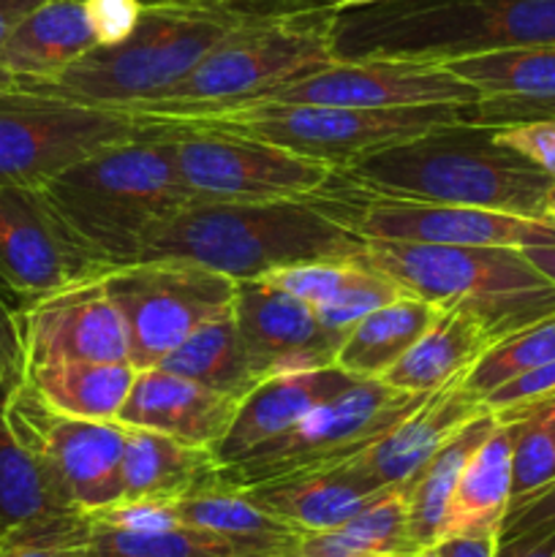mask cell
Masks as SVG:
<instances>
[{
  "label": "cell",
  "mask_w": 555,
  "mask_h": 557,
  "mask_svg": "<svg viewBox=\"0 0 555 557\" xmlns=\"http://www.w3.org/2000/svg\"><path fill=\"white\" fill-rule=\"evenodd\" d=\"M359 205L332 194L275 201H194L150 237L139 261L177 259L232 281H254L316 261H351L368 239Z\"/></svg>",
  "instance_id": "6da1fadb"
},
{
  "label": "cell",
  "mask_w": 555,
  "mask_h": 557,
  "mask_svg": "<svg viewBox=\"0 0 555 557\" xmlns=\"http://www.w3.org/2000/svg\"><path fill=\"white\" fill-rule=\"evenodd\" d=\"M308 0H152L125 41L96 47L49 82L14 87L16 92L101 109H128L161 96L194 71L218 44L250 22ZM321 9V5H319Z\"/></svg>",
  "instance_id": "7a4b0ae2"
},
{
  "label": "cell",
  "mask_w": 555,
  "mask_h": 557,
  "mask_svg": "<svg viewBox=\"0 0 555 557\" xmlns=\"http://www.w3.org/2000/svg\"><path fill=\"white\" fill-rule=\"evenodd\" d=\"M147 128L139 139L107 147L38 188L76 245L107 272L136 264L152 234L199 201L180 180L166 131Z\"/></svg>",
  "instance_id": "3957f363"
},
{
  "label": "cell",
  "mask_w": 555,
  "mask_h": 557,
  "mask_svg": "<svg viewBox=\"0 0 555 557\" xmlns=\"http://www.w3.org/2000/svg\"><path fill=\"white\" fill-rule=\"evenodd\" d=\"M351 188L386 199L484 207L511 215L547 218L555 180L493 139L477 123L446 125L354 158L341 169ZM553 223V221H550Z\"/></svg>",
  "instance_id": "277c9868"
},
{
  "label": "cell",
  "mask_w": 555,
  "mask_h": 557,
  "mask_svg": "<svg viewBox=\"0 0 555 557\" xmlns=\"http://www.w3.org/2000/svg\"><path fill=\"white\" fill-rule=\"evenodd\" d=\"M536 44H555V0H379L332 16L337 60L446 63Z\"/></svg>",
  "instance_id": "5b68a950"
},
{
  "label": "cell",
  "mask_w": 555,
  "mask_h": 557,
  "mask_svg": "<svg viewBox=\"0 0 555 557\" xmlns=\"http://www.w3.org/2000/svg\"><path fill=\"white\" fill-rule=\"evenodd\" d=\"M362 256L414 297L471 313L495 343L555 313V283L520 248L368 239Z\"/></svg>",
  "instance_id": "8992f818"
},
{
  "label": "cell",
  "mask_w": 555,
  "mask_h": 557,
  "mask_svg": "<svg viewBox=\"0 0 555 557\" xmlns=\"http://www.w3.org/2000/svg\"><path fill=\"white\" fill-rule=\"evenodd\" d=\"M332 16L335 11L308 5L250 22L218 44L169 90L128 109V114L139 120H163L215 112L248 103L261 92L313 74L337 60L332 49Z\"/></svg>",
  "instance_id": "52a82bcc"
},
{
  "label": "cell",
  "mask_w": 555,
  "mask_h": 557,
  "mask_svg": "<svg viewBox=\"0 0 555 557\" xmlns=\"http://www.w3.org/2000/svg\"><path fill=\"white\" fill-rule=\"evenodd\" d=\"M477 103H433V107L400 109L245 103V107L145 120V123L245 136V139L267 141V145L283 147V150H292L297 156L330 161L343 169L354 158L397 145V141L414 139V136L428 134V131L462 123L479 125Z\"/></svg>",
  "instance_id": "ba28073f"
},
{
  "label": "cell",
  "mask_w": 555,
  "mask_h": 557,
  "mask_svg": "<svg viewBox=\"0 0 555 557\" xmlns=\"http://www.w3.org/2000/svg\"><path fill=\"white\" fill-rule=\"evenodd\" d=\"M424 397L428 395L392 389L381 379L354 381L305 413L286 435L234 466L218 468V484L250 490L351 460L384 438Z\"/></svg>",
  "instance_id": "9c48e42d"
},
{
  "label": "cell",
  "mask_w": 555,
  "mask_h": 557,
  "mask_svg": "<svg viewBox=\"0 0 555 557\" xmlns=\"http://www.w3.org/2000/svg\"><path fill=\"white\" fill-rule=\"evenodd\" d=\"M128 330V362L156 368L180 343L234 308L237 281L177 259L136 261L103 275Z\"/></svg>",
  "instance_id": "30bf717a"
},
{
  "label": "cell",
  "mask_w": 555,
  "mask_h": 557,
  "mask_svg": "<svg viewBox=\"0 0 555 557\" xmlns=\"http://www.w3.org/2000/svg\"><path fill=\"white\" fill-rule=\"evenodd\" d=\"M145 123V120H141ZM156 125V123H150ZM180 180L199 201H275L330 194L341 166L215 131L169 128Z\"/></svg>",
  "instance_id": "8fae6325"
},
{
  "label": "cell",
  "mask_w": 555,
  "mask_h": 557,
  "mask_svg": "<svg viewBox=\"0 0 555 557\" xmlns=\"http://www.w3.org/2000/svg\"><path fill=\"white\" fill-rule=\"evenodd\" d=\"M120 109L82 107L30 92L0 96V185L41 188L74 163L147 134Z\"/></svg>",
  "instance_id": "7c38bea8"
},
{
  "label": "cell",
  "mask_w": 555,
  "mask_h": 557,
  "mask_svg": "<svg viewBox=\"0 0 555 557\" xmlns=\"http://www.w3.org/2000/svg\"><path fill=\"white\" fill-rule=\"evenodd\" d=\"M5 417L38 457L69 509L92 515L123 498V455L128 428L52 411L22 381L9 392Z\"/></svg>",
  "instance_id": "4fadbf2b"
},
{
  "label": "cell",
  "mask_w": 555,
  "mask_h": 557,
  "mask_svg": "<svg viewBox=\"0 0 555 557\" xmlns=\"http://www.w3.org/2000/svg\"><path fill=\"white\" fill-rule=\"evenodd\" d=\"M107 275L76 245L44 194L30 185H0V292L16 305Z\"/></svg>",
  "instance_id": "5bb4252c"
},
{
  "label": "cell",
  "mask_w": 555,
  "mask_h": 557,
  "mask_svg": "<svg viewBox=\"0 0 555 557\" xmlns=\"http://www.w3.org/2000/svg\"><path fill=\"white\" fill-rule=\"evenodd\" d=\"M479 92L441 63L419 60H335L308 76L261 92L248 103L400 109L433 103H477ZM245 107V103H239Z\"/></svg>",
  "instance_id": "9a60e30c"
},
{
  "label": "cell",
  "mask_w": 555,
  "mask_h": 557,
  "mask_svg": "<svg viewBox=\"0 0 555 557\" xmlns=\"http://www.w3.org/2000/svg\"><path fill=\"white\" fill-rule=\"evenodd\" d=\"M357 226L365 239L397 243L468 245V248H531L553 245L555 223L511 212L462 205L386 199L370 196L357 210Z\"/></svg>",
  "instance_id": "2e32d148"
},
{
  "label": "cell",
  "mask_w": 555,
  "mask_h": 557,
  "mask_svg": "<svg viewBox=\"0 0 555 557\" xmlns=\"http://www.w3.org/2000/svg\"><path fill=\"white\" fill-rule=\"evenodd\" d=\"M25 370L47 362H128V330L103 277L20 308Z\"/></svg>",
  "instance_id": "e0dca14e"
},
{
  "label": "cell",
  "mask_w": 555,
  "mask_h": 557,
  "mask_svg": "<svg viewBox=\"0 0 555 557\" xmlns=\"http://www.w3.org/2000/svg\"><path fill=\"white\" fill-rule=\"evenodd\" d=\"M232 315L261 381L335 362L341 341L319 324L308 302L267 277L237 281Z\"/></svg>",
  "instance_id": "ac0fdd59"
},
{
  "label": "cell",
  "mask_w": 555,
  "mask_h": 557,
  "mask_svg": "<svg viewBox=\"0 0 555 557\" xmlns=\"http://www.w3.org/2000/svg\"><path fill=\"white\" fill-rule=\"evenodd\" d=\"M441 65L479 92V125L501 128L555 114V44L493 49Z\"/></svg>",
  "instance_id": "d6986e66"
},
{
  "label": "cell",
  "mask_w": 555,
  "mask_h": 557,
  "mask_svg": "<svg viewBox=\"0 0 555 557\" xmlns=\"http://www.w3.org/2000/svg\"><path fill=\"white\" fill-rule=\"evenodd\" d=\"M237 397L207 389L163 368H147L136 370L134 386L120 408L118 422L215 451L237 413Z\"/></svg>",
  "instance_id": "ffe728a7"
},
{
  "label": "cell",
  "mask_w": 555,
  "mask_h": 557,
  "mask_svg": "<svg viewBox=\"0 0 555 557\" xmlns=\"http://www.w3.org/2000/svg\"><path fill=\"white\" fill-rule=\"evenodd\" d=\"M354 381L362 379L343 373L335 364L319 370H303V373L270 375V379L259 381L239 400L226 435L215 446L218 468L234 466V462L259 451L261 446L286 435L305 413L335 397L337 392L351 386Z\"/></svg>",
  "instance_id": "44dd1931"
},
{
  "label": "cell",
  "mask_w": 555,
  "mask_h": 557,
  "mask_svg": "<svg viewBox=\"0 0 555 557\" xmlns=\"http://www.w3.org/2000/svg\"><path fill=\"white\" fill-rule=\"evenodd\" d=\"M484 408L488 406L462 386V379L449 381L441 389L430 392L384 438L357 455L359 466L381 487H406L428 466L430 457Z\"/></svg>",
  "instance_id": "7402d4cb"
},
{
  "label": "cell",
  "mask_w": 555,
  "mask_h": 557,
  "mask_svg": "<svg viewBox=\"0 0 555 557\" xmlns=\"http://www.w3.org/2000/svg\"><path fill=\"white\" fill-rule=\"evenodd\" d=\"M254 504L288 522L303 533L330 531L341 528L354 515L373 504L386 493L362 466L357 457L343 460L337 466L319 468V471L299 473V476L281 479V482L259 484V487L239 490Z\"/></svg>",
  "instance_id": "603a6c76"
},
{
  "label": "cell",
  "mask_w": 555,
  "mask_h": 557,
  "mask_svg": "<svg viewBox=\"0 0 555 557\" xmlns=\"http://www.w3.org/2000/svg\"><path fill=\"white\" fill-rule=\"evenodd\" d=\"M96 47L98 38L85 0H44L9 36L0 52V69L14 87L36 85L60 76Z\"/></svg>",
  "instance_id": "cb8c5ba5"
},
{
  "label": "cell",
  "mask_w": 555,
  "mask_h": 557,
  "mask_svg": "<svg viewBox=\"0 0 555 557\" xmlns=\"http://www.w3.org/2000/svg\"><path fill=\"white\" fill-rule=\"evenodd\" d=\"M495 341L471 313L439 308L419 341L381 375L392 389L430 395L449 381L462 379Z\"/></svg>",
  "instance_id": "d4e9b609"
},
{
  "label": "cell",
  "mask_w": 555,
  "mask_h": 557,
  "mask_svg": "<svg viewBox=\"0 0 555 557\" xmlns=\"http://www.w3.org/2000/svg\"><path fill=\"white\" fill-rule=\"evenodd\" d=\"M207 487H218L215 451L152 433V430L128 428L120 500H177Z\"/></svg>",
  "instance_id": "484cf974"
},
{
  "label": "cell",
  "mask_w": 555,
  "mask_h": 557,
  "mask_svg": "<svg viewBox=\"0 0 555 557\" xmlns=\"http://www.w3.org/2000/svg\"><path fill=\"white\" fill-rule=\"evenodd\" d=\"M515 419H498V428L468 460L444 520L446 536H498L501 522L511 504V449H515Z\"/></svg>",
  "instance_id": "4316f807"
},
{
  "label": "cell",
  "mask_w": 555,
  "mask_h": 557,
  "mask_svg": "<svg viewBox=\"0 0 555 557\" xmlns=\"http://www.w3.org/2000/svg\"><path fill=\"white\" fill-rule=\"evenodd\" d=\"M495 428H498V413L490 411V408L479 411L403 487L408 506V533H411V542L417 549L435 547L441 542L446 509H449L457 482H460L473 451L484 444V438Z\"/></svg>",
  "instance_id": "83f0119b"
},
{
  "label": "cell",
  "mask_w": 555,
  "mask_h": 557,
  "mask_svg": "<svg viewBox=\"0 0 555 557\" xmlns=\"http://www.w3.org/2000/svg\"><path fill=\"white\" fill-rule=\"evenodd\" d=\"M183 525L218 533L254 557H292L303 531L261 509L239 490L207 487L174 500Z\"/></svg>",
  "instance_id": "f1b7e54d"
},
{
  "label": "cell",
  "mask_w": 555,
  "mask_h": 557,
  "mask_svg": "<svg viewBox=\"0 0 555 557\" xmlns=\"http://www.w3.org/2000/svg\"><path fill=\"white\" fill-rule=\"evenodd\" d=\"M136 368L131 362H47L25 370V384L52 411L74 419H118Z\"/></svg>",
  "instance_id": "f546056e"
},
{
  "label": "cell",
  "mask_w": 555,
  "mask_h": 557,
  "mask_svg": "<svg viewBox=\"0 0 555 557\" xmlns=\"http://www.w3.org/2000/svg\"><path fill=\"white\" fill-rule=\"evenodd\" d=\"M439 305L414 294L392 299L346 332L335 351V368L354 379H381L419 341Z\"/></svg>",
  "instance_id": "4dcf8cb0"
},
{
  "label": "cell",
  "mask_w": 555,
  "mask_h": 557,
  "mask_svg": "<svg viewBox=\"0 0 555 557\" xmlns=\"http://www.w3.org/2000/svg\"><path fill=\"white\" fill-rule=\"evenodd\" d=\"M156 368L177 373L237 400H243L261 381L232 313L196 330Z\"/></svg>",
  "instance_id": "1f68e13d"
},
{
  "label": "cell",
  "mask_w": 555,
  "mask_h": 557,
  "mask_svg": "<svg viewBox=\"0 0 555 557\" xmlns=\"http://www.w3.org/2000/svg\"><path fill=\"white\" fill-rule=\"evenodd\" d=\"M11 389L14 386L0 384V536L47 515L74 511L60 500L38 457L11 428L5 417Z\"/></svg>",
  "instance_id": "d6a6232c"
},
{
  "label": "cell",
  "mask_w": 555,
  "mask_h": 557,
  "mask_svg": "<svg viewBox=\"0 0 555 557\" xmlns=\"http://www.w3.org/2000/svg\"><path fill=\"white\" fill-rule=\"evenodd\" d=\"M92 522V520H90ZM90 557H254L218 533L194 525L128 533L92 522Z\"/></svg>",
  "instance_id": "836d02e7"
},
{
  "label": "cell",
  "mask_w": 555,
  "mask_h": 557,
  "mask_svg": "<svg viewBox=\"0 0 555 557\" xmlns=\"http://www.w3.org/2000/svg\"><path fill=\"white\" fill-rule=\"evenodd\" d=\"M550 362H555V313L488 348L462 375V386L482 400L506 381Z\"/></svg>",
  "instance_id": "e575fe53"
},
{
  "label": "cell",
  "mask_w": 555,
  "mask_h": 557,
  "mask_svg": "<svg viewBox=\"0 0 555 557\" xmlns=\"http://www.w3.org/2000/svg\"><path fill=\"white\" fill-rule=\"evenodd\" d=\"M498 419L517 422L511 449V504H517L555 479V406L539 403L520 411L498 413Z\"/></svg>",
  "instance_id": "d590c367"
},
{
  "label": "cell",
  "mask_w": 555,
  "mask_h": 557,
  "mask_svg": "<svg viewBox=\"0 0 555 557\" xmlns=\"http://www.w3.org/2000/svg\"><path fill=\"white\" fill-rule=\"evenodd\" d=\"M403 294L408 292L400 283H395L390 275H384V272L375 270L373 264H368L365 256H359L351 264V270H348V277L343 281V286L337 288L326 302L316 305L313 313L316 319H319V324L324 326L330 335L343 341L346 332L351 330L357 321H362L365 315L379 310L381 305L403 297Z\"/></svg>",
  "instance_id": "8d00e7d4"
},
{
  "label": "cell",
  "mask_w": 555,
  "mask_h": 557,
  "mask_svg": "<svg viewBox=\"0 0 555 557\" xmlns=\"http://www.w3.org/2000/svg\"><path fill=\"white\" fill-rule=\"evenodd\" d=\"M90 515L58 511L0 536V557H90Z\"/></svg>",
  "instance_id": "74e56055"
},
{
  "label": "cell",
  "mask_w": 555,
  "mask_h": 557,
  "mask_svg": "<svg viewBox=\"0 0 555 557\" xmlns=\"http://www.w3.org/2000/svg\"><path fill=\"white\" fill-rule=\"evenodd\" d=\"M341 528L365 557H408L417 553L408 533V506L403 487L386 490Z\"/></svg>",
  "instance_id": "f35d334b"
},
{
  "label": "cell",
  "mask_w": 555,
  "mask_h": 557,
  "mask_svg": "<svg viewBox=\"0 0 555 557\" xmlns=\"http://www.w3.org/2000/svg\"><path fill=\"white\" fill-rule=\"evenodd\" d=\"M493 139L555 180V114L493 128Z\"/></svg>",
  "instance_id": "ab89813d"
},
{
  "label": "cell",
  "mask_w": 555,
  "mask_h": 557,
  "mask_svg": "<svg viewBox=\"0 0 555 557\" xmlns=\"http://www.w3.org/2000/svg\"><path fill=\"white\" fill-rule=\"evenodd\" d=\"M555 531V479L528 498L509 506L498 531V544L528 542Z\"/></svg>",
  "instance_id": "60d3db41"
},
{
  "label": "cell",
  "mask_w": 555,
  "mask_h": 557,
  "mask_svg": "<svg viewBox=\"0 0 555 557\" xmlns=\"http://www.w3.org/2000/svg\"><path fill=\"white\" fill-rule=\"evenodd\" d=\"M98 47L125 41L145 14V0H85Z\"/></svg>",
  "instance_id": "b9f144b4"
},
{
  "label": "cell",
  "mask_w": 555,
  "mask_h": 557,
  "mask_svg": "<svg viewBox=\"0 0 555 557\" xmlns=\"http://www.w3.org/2000/svg\"><path fill=\"white\" fill-rule=\"evenodd\" d=\"M25 381V348H22L20 308L0 292V384L16 386Z\"/></svg>",
  "instance_id": "7bdbcfd3"
},
{
  "label": "cell",
  "mask_w": 555,
  "mask_h": 557,
  "mask_svg": "<svg viewBox=\"0 0 555 557\" xmlns=\"http://www.w3.org/2000/svg\"><path fill=\"white\" fill-rule=\"evenodd\" d=\"M439 557H495L498 553V536L482 533V536H446L435 544Z\"/></svg>",
  "instance_id": "ee69618b"
},
{
  "label": "cell",
  "mask_w": 555,
  "mask_h": 557,
  "mask_svg": "<svg viewBox=\"0 0 555 557\" xmlns=\"http://www.w3.org/2000/svg\"><path fill=\"white\" fill-rule=\"evenodd\" d=\"M44 0H0V52H3L5 41H9L11 33L16 30V25H20L22 20H25L27 14H30L33 9H38ZM11 79L5 76V71L0 69V96L3 92L11 90Z\"/></svg>",
  "instance_id": "f6af8a7d"
},
{
  "label": "cell",
  "mask_w": 555,
  "mask_h": 557,
  "mask_svg": "<svg viewBox=\"0 0 555 557\" xmlns=\"http://www.w3.org/2000/svg\"><path fill=\"white\" fill-rule=\"evenodd\" d=\"M495 557H555V531L539 539H528V542L498 544Z\"/></svg>",
  "instance_id": "bcb514c9"
},
{
  "label": "cell",
  "mask_w": 555,
  "mask_h": 557,
  "mask_svg": "<svg viewBox=\"0 0 555 557\" xmlns=\"http://www.w3.org/2000/svg\"><path fill=\"white\" fill-rule=\"evenodd\" d=\"M522 253L528 256L533 267L542 272L544 277L555 283V243L553 245H531V248H522Z\"/></svg>",
  "instance_id": "7dc6e473"
},
{
  "label": "cell",
  "mask_w": 555,
  "mask_h": 557,
  "mask_svg": "<svg viewBox=\"0 0 555 557\" xmlns=\"http://www.w3.org/2000/svg\"><path fill=\"white\" fill-rule=\"evenodd\" d=\"M313 3L326 11H346V9H359V5L379 3V0H313Z\"/></svg>",
  "instance_id": "c3c4849f"
},
{
  "label": "cell",
  "mask_w": 555,
  "mask_h": 557,
  "mask_svg": "<svg viewBox=\"0 0 555 557\" xmlns=\"http://www.w3.org/2000/svg\"><path fill=\"white\" fill-rule=\"evenodd\" d=\"M547 218L555 223V183H553V188H550V194H547Z\"/></svg>",
  "instance_id": "681fc988"
},
{
  "label": "cell",
  "mask_w": 555,
  "mask_h": 557,
  "mask_svg": "<svg viewBox=\"0 0 555 557\" xmlns=\"http://www.w3.org/2000/svg\"><path fill=\"white\" fill-rule=\"evenodd\" d=\"M408 557H439V553H435V547H424V549H417V553Z\"/></svg>",
  "instance_id": "f907efd6"
},
{
  "label": "cell",
  "mask_w": 555,
  "mask_h": 557,
  "mask_svg": "<svg viewBox=\"0 0 555 557\" xmlns=\"http://www.w3.org/2000/svg\"><path fill=\"white\" fill-rule=\"evenodd\" d=\"M145 3H152V0H145ZM308 3H313V0H308ZM316 5V3H313Z\"/></svg>",
  "instance_id": "816d5d0a"
},
{
  "label": "cell",
  "mask_w": 555,
  "mask_h": 557,
  "mask_svg": "<svg viewBox=\"0 0 555 557\" xmlns=\"http://www.w3.org/2000/svg\"><path fill=\"white\" fill-rule=\"evenodd\" d=\"M544 403H553V406H555V397H553V400H544Z\"/></svg>",
  "instance_id": "f5cc1de1"
}]
</instances>
